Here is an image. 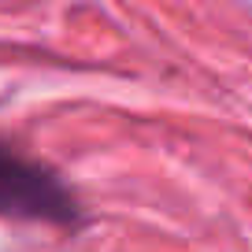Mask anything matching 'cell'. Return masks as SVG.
Listing matches in <instances>:
<instances>
[{
    "label": "cell",
    "instance_id": "obj_1",
    "mask_svg": "<svg viewBox=\"0 0 252 252\" xmlns=\"http://www.w3.org/2000/svg\"><path fill=\"white\" fill-rule=\"evenodd\" d=\"M0 219L78 226L82 200L48 163L15 149L8 137H0Z\"/></svg>",
    "mask_w": 252,
    "mask_h": 252
}]
</instances>
